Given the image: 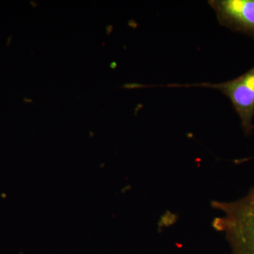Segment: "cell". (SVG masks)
Instances as JSON below:
<instances>
[{
	"label": "cell",
	"instance_id": "6da1fadb",
	"mask_svg": "<svg viewBox=\"0 0 254 254\" xmlns=\"http://www.w3.org/2000/svg\"><path fill=\"white\" fill-rule=\"evenodd\" d=\"M212 206L224 212L214 220V228L224 232L232 254H254V187L236 201H213Z\"/></svg>",
	"mask_w": 254,
	"mask_h": 254
},
{
	"label": "cell",
	"instance_id": "7a4b0ae2",
	"mask_svg": "<svg viewBox=\"0 0 254 254\" xmlns=\"http://www.w3.org/2000/svg\"><path fill=\"white\" fill-rule=\"evenodd\" d=\"M168 87H204L221 92L231 101L240 117L242 129L246 135L252 133L254 118V66L239 77L220 83H201L195 84H170Z\"/></svg>",
	"mask_w": 254,
	"mask_h": 254
},
{
	"label": "cell",
	"instance_id": "3957f363",
	"mask_svg": "<svg viewBox=\"0 0 254 254\" xmlns=\"http://www.w3.org/2000/svg\"><path fill=\"white\" fill-rule=\"evenodd\" d=\"M219 23L254 41V0H210Z\"/></svg>",
	"mask_w": 254,
	"mask_h": 254
},
{
	"label": "cell",
	"instance_id": "277c9868",
	"mask_svg": "<svg viewBox=\"0 0 254 254\" xmlns=\"http://www.w3.org/2000/svg\"><path fill=\"white\" fill-rule=\"evenodd\" d=\"M24 102H26V103H32L33 102V100H28L27 98H24Z\"/></svg>",
	"mask_w": 254,
	"mask_h": 254
},
{
	"label": "cell",
	"instance_id": "5b68a950",
	"mask_svg": "<svg viewBox=\"0 0 254 254\" xmlns=\"http://www.w3.org/2000/svg\"></svg>",
	"mask_w": 254,
	"mask_h": 254
}]
</instances>
